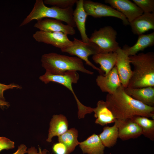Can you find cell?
<instances>
[{"label":"cell","mask_w":154,"mask_h":154,"mask_svg":"<svg viewBox=\"0 0 154 154\" xmlns=\"http://www.w3.org/2000/svg\"><path fill=\"white\" fill-rule=\"evenodd\" d=\"M94 116L96 119L95 122L102 126L114 123L116 119L110 111L107 108L105 101L100 100L97 104V106L93 108Z\"/></svg>","instance_id":"44dd1931"},{"label":"cell","mask_w":154,"mask_h":154,"mask_svg":"<svg viewBox=\"0 0 154 154\" xmlns=\"http://www.w3.org/2000/svg\"><path fill=\"white\" fill-rule=\"evenodd\" d=\"M105 2L122 14L129 23L143 13L135 3L129 0H105Z\"/></svg>","instance_id":"8fae6325"},{"label":"cell","mask_w":154,"mask_h":154,"mask_svg":"<svg viewBox=\"0 0 154 154\" xmlns=\"http://www.w3.org/2000/svg\"><path fill=\"white\" fill-rule=\"evenodd\" d=\"M26 153H27L26 146L22 144L19 146L17 151L13 154H25Z\"/></svg>","instance_id":"1f68e13d"},{"label":"cell","mask_w":154,"mask_h":154,"mask_svg":"<svg viewBox=\"0 0 154 154\" xmlns=\"http://www.w3.org/2000/svg\"><path fill=\"white\" fill-rule=\"evenodd\" d=\"M9 106V102H6L5 101H3L0 100V106L3 108L4 106H6L8 107Z\"/></svg>","instance_id":"d6a6232c"},{"label":"cell","mask_w":154,"mask_h":154,"mask_svg":"<svg viewBox=\"0 0 154 154\" xmlns=\"http://www.w3.org/2000/svg\"><path fill=\"white\" fill-rule=\"evenodd\" d=\"M103 145L111 148L116 143L118 137V129L116 123L112 127L105 126L102 132L98 135Z\"/></svg>","instance_id":"603a6c76"},{"label":"cell","mask_w":154,"mask_h":154,"mask_svg":"<svg viewBox=\"0 0 154 154\" xmlns=\"http://www.w3.org/2000/svg\"><path fill=\"white\" fill-rule=\"evenodd\" d=\"M72 7L62 9L55 6H46L42 0H36L34 7L29 14L24 19L19 26L22 27L34 20L44 18H50L63 21L72 27H76L74 21Z\"/></svg>","instance_id":"277c9868"},{"label":"cell","mask_w":154,"mask_h":154,"mask_svg":"<svg viewBox=\"0 0 154 154\" xmlns=\"http://www.w3.org/2000/svg\"><path fill=\"white\" fill-rule=\"evenodd\" d=\"M117 35L116 30L108 26L95 30L89 39L98 46L99 53L115 52L119 47L116 40Z\"/></svg>","instance_id":"8992f818"},{"label":"cell","mask_w":154,"mask_h":154,"mask_svg":"<svg viewBox=\"0 0 154 154\" xmlns=\"http://www.w3.org/2000/svg\"><path fill=\"white\" fill-rule=\"evenodd\" d=\"M154 44V32L147 34H142L138 35L136 43L130 47L125 45L123 48L129 56L135 55L139 51L151 47Z\"/></svg>","instance_id":"d6986e66"},{"label":"cell","mask_w":154,"mask_h":154,"mask_svg":"<svg viewBox=\"0 0 154 154\" xmlns=\"http://www.w3.org/2000/svg\"><path fill=\"white\" fill-rule=\"evenodd\" d=\"M79 74L76 71H69L60 74H53L46 72L45 73L39 77L40 80L45 84L50 82H55L62 84L68 89L73 94L76 100L78 108V117L83 118L87 114L93 112V109L86 106L79 100L74 92L72 85L76 84L79 79Z\"/></svg>","instance_id":"5b68a950"},{"label":"cell","mask_w":154,"mask_h":154,"mask_svg":"<svg viewBox=\"0 0 154 154\" xmlns=\"http://www.w3.org/2000/svg\"><path fill=\"white\" fill-rule=\"evenodd\" d=\"M79 147L84 153L104 154L105 147L98 135L93 134L84 141L80 142Z\"/></svg>","instance_id":"ffe728a7"},{"label":"cell","mask_w":154,"mask_h":154,"mask_svg":"<svg viewBox=\"0 0 154 154\" xmlns=\"http://www.w3.org/2000/svg\"><path fill=\"white\" fill-rule=\"evenodd\" d=\"M78 135V131L74 128H71L58 136V141L65 145L70 153L79 144L80 142L77 139Z\"/></svg>","instance_id":"d4e9b609"},{"label":"cell","mask_w":154,"mask_h":154,"mask_svg":"<svg viewBox=\"0 0 154 154\" xmlns=\"http://www.w3.org/2000/svg\"><path fill=\"white\" fill-rule=\"evenodd\" d=\"M34 38L37 42L51 44L55 47L64 49L72 45L67 35L61 32L36 31L33 35Z\"/></svg>","instance_id":"9c48e42d"},{"label":"cell","mask_w":154,"mask_h":154,"mask_svg":"<svg viewBox=\"0 0 154 154\" xmlns=\"http://www.w3.org/2000/svg\"><path fill=\"white\" fill-rule=\"evenodd\" d=\"M83 0L77 1L76 8L73 11V16L76 27L80 33L82 40L84 42L89 43L90 42L86 34L85 28V23L88 15L83 7Z\"/></svg>","instance_id":"e0dca14e"},{"label":"cell","mask_w":154,"mask_h":154,"mask_svg":"<svg viewBox=\"0 0 154 154\" xmlns=\"http://www.w3.org/2000/svg\"><path fill=\"white\" fill-rule=\"evenodd\" d=\"M129 57L133 69L127 88L154 87V53L141 52Z\"/></svg>","instance_id":"7a4b0ae2"},{"label":"cell","mask_w":154,"mask_h":154,"mask_svg":"<svg viewBox=\"0 0 154 154\" xmlns=\"http://www.w3.org/2000/svg\"><path fill=\"white\" fill-rule=\"evenodd\" d=\"M130 119L141 127L142 135L152 141L154 140V119L137 115Z\"/></svg>","instance_id":"cb8c5ba5"},{"label":"cell","mask_w":154,"mask_h":154,"mask_svg":"<svg viewBox=\"0 0 154 154\" xmlns=\"http://www.w3.org/2000/svg\"><path fill=\"white\" fill-rule=\"evenodd\" d=\"M116 52L117 57L115 66L121 84L124 88H126L127 87L132 72L129 56L120 47Z\"/></svg>","instance_id":"30bf717a"},{"label":"cell","mask_w":154,"mask_h":154,"mask_svg":"<svg viewBox=\"0 0 154 154\" xmlns=\"http://www.w3.org/2000/svg\"><path fill=\"white\" fill-rule=\"evenodd\" d=\"M96 82L102 92L109 94L113 93L122 85L115 66L107 75H98Z\"/></svg>","instance_id":"5bb4252c"},{"label":"cell","mask_w":154,"mask_h":154,"mask_svg":"<svg viewBox=\"0 0 154 154\" xmlns=\"http://www.w3.org/2000/svg\"><path fill=\"white\" fill-rule=\"evenodd\" d=\"M116 57V52H110L96 54L93 55L92 58L95 62L100 65V69L106 75L115 66Z\"/></svg>","instance_id":"7402d4cb"},{"label":"cell","mask_w":154,"mask_h":154,"mask_svg":"<svg viewBox=\"0 0 154 154\" xmlns=\"http://www.w3.org/2000/svg\"><path fill=\"white\" fill-rule=\"evenodd\" d=\"M133 33L138 35L154 29V13H143L129 23Z\"/></svg>","instance_id":"9a60e30c"},{"label":"cell","mask_w":154,"mask_h":154,"mask_svg":"<svg viewBox=\"0 0 154 154\" xmlns=\"http://www.w3.org/2000/svg\"><path fill=\"white\" fill-rule=\"evenodd\" d=\"M143 11V13H154V0H133Z\"/></svg>","instance_id":"484cf974"},{"label":"cell","mask_w":154,"mask_h":154,"mask_svg":"<svg viewBox=\"0 0 154 154\" xmlns=\"http://www.w3.org/2000/svg\"><path fill=\"white\" fill-rule=\"evenodd\" d=\"M68 122L66 117L62 114L53 116L50 123L47 141L50 142L54 136L62 135L68 129Z\"/></svg>","instance_id":"ac0fdd59"},{"label":"cell","mask_w":154,"mask_h":154,"mask_svg":"<svg viewBox=\"0 0 154 154\" xmlns=\"http://www.w3.org/2000/svg\"><path fill=\"white\" fill-rule=\"evenodd\" d=\"M77 0H45L44 4L55 6L62 9L72 7Z\"/></svg>","instance_id":"4316f807"},{"label":"cell","mask_w":154,"mask_h":154,"mask_svg":"<svg viewBox=\"0 0 154 154\" xmlns=\"http://www.w3.org/2000/svg\"><path fill=\"white\" fill-rule=\"evenodd\" d=\"M42 66L46 72L53 74H60L69 71H80L92 75L94 72L85 68L82 60L52 52L43 54L41 58Z\"/></svg>","instance_id":"3957f363"},{"label":"cell","mask_w":154,"mask_h":154,"mask_svg":"<svg viewBox=\"0 0 154 154\" xmlns=\"http://www.w3.org/2000/svg\"><path fill=\"white\" fill-rule=\"evenodd\" d=\"M125 92L133 99L147 106L154 107V87L124 88Z\"/></svg>","instance_id":"2e32d148"},{"label":"cell","mask_w":154,"mask_h":154,"mask_svg":"<svg viewBox=\"0 0 154 154\" xmlns=\"http://www.w3.org/2000/svg\"><path fill=\"white\" fill-rule=\"evenodd\" d=\"M60 20L54 19H45L37 20L34 27L40 31L52 32H61L67 35H73L76 33L74 28L63 24Z\"/></svg>","instance_id":"4fadbf2b"},{"label":"cell","mask_w":154,"mask_h":154,"mask_svg":"<svg viewBox=\"0 0 154 154\" xmlns=\"http://www.w3.org/2000/svg\"><path fill=\"white\" fill-rule=\"evenodd\" d=\"M15 143L9 139L3 137H0V152L4 149H12L15 147Z\"/></svg>","instance_id":"83f0119b"},{"label":"cell","mask_w":154,"mask_h":154,"mask_svg":"<svg viewBox=\"0 0 154 154\" xmlns=\"http://www.w3.org/2000/svg\"><path fill=\"white\" fill-rule=\"evenodd\" d=\"M118 129V137L122 141L138 138L142 135L141 127L130 118L116 119Z\"/></svg>","instance_id":"7c38bea8"},{"label":"cell","mask_w":154,"mask_h":154,"mask_svg":"<svg viewBox=\"0 0 154 154\" xmlns=\"http://www.w3.org/2000/svg\"><path fill=\"white\" fill-rule=\"evenodd\" d=\"M71 46L61 50L62 52H66L72 55H75L85 62L86 64L98 72L100 74L104 75L100 68L96 66L88 59L90 55L99 53L98 46L94 43L90 42L87 43L75 38L72 41Z\"/></svg>","instance_id":"52a82bcc"},{"label":"cell","mask_w":154,"mask_h":154,"mask_svg":"<svg viewBox=\"0 0 154 154\" xmlns=\"http://www.w3.org/2000/svg\"><path fill=\"white\" fill-rule=\"evenodd\" d=\"M105 102L116 119H129L137 115L154 119V107L133 98L125 92L122 85L113 93L108 94Z\"/></svg>","instance_id":"6da1fadb"},{"label":"cell","mask_w":154,"mask_h":154,"mask_svg":"<svg viewBox=\"0 0 154 154\" xmlns=\"http://www.w3.org/2000/svg\"><path fill=\"white\" fill-rule=\"evenodd\" d=\"M15 88L20 89L21 87L19 85L13 84L7 85L0 83V100L5 101L3 96V93L5 90L9 89H12Z\"/></svg>","instance_id":"f546056e"},{"label":"cell","mask_w":154,"mask_h":154,"mask_svg":"<svg viewBox=\"0 0 154 154\" xmlns=\"http://www.w3.org/2000/svg\"><path fill=\"white\" fill-rule=\"evenodd\" d=\"M39 151L38 152L37 150L35 147H31L27 150L28 154H50L49 151L46 149L42 150L39 147L38 148Z\"/></svg>","instance_id":"4dcf8cb0"},{"label":"cell","mask_w":154,"mask_h":154,"mask_svg":"<svg viewBox=\"0 0 154 154\" xmlns=\"http://www.w3.org/2000/svg\"><path fill=\"white\" fill-rule=\"evenodd\" d=\"M52 149L55 154H69L66 147L63 143L59 142L54 144Z\"/></svg>","instance_id":"f1b7e54d"},{"label":"cell","mask_w":154,"mask_h":154,"mask_svg":"<svg viewBox=\"0 0 154 154\" xmlns=\"http://www.w3.org/2000/svg\"><path fill=\"white\" fill-rule=\"evenodd\" d=\"M83 5L88 15L96 18L115 17L121 20L125 25H129L127 18L122 14L110 6L90 0H83Z\"/></svg>","instance_id":"ba28073f"}]
</instances>
